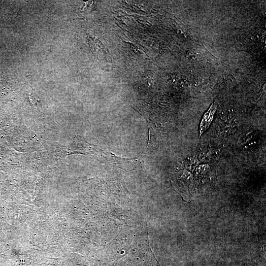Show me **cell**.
Here are the masks:
<instances>
[{"label": "cell", "mask_w": 266, "mask_h": 266, "mask_svg": "<svg viewBox=\"0 0 266 266\" xmlns=\"http://www.w3.org/2000/svg\"><path fill=\"white\" fill-rule=\"evenodd\" d=\"M217 104L214 102L203 115L199 126L200 137L210 126L217 110Z\"/></svg>", "instance_id": "cell-1"}]
</instances>
